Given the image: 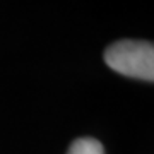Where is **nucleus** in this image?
Masks as SVG:
<instances>
[{
	"label": "nucleus",
	"mask_w": 154,
	"mask_h": 154,
	"mask_svg": "<svg viewBox=\"0 0 154 154\" xmlns=\"http://www.w3.org/2000/svg\"><path fill=\"white\" fill-rule=\"evenodd\" d=\"M105 63L122 75L154 81V46L149 41L122 39L105 51Z\"/></svg>",
	"instance_id": "obj_1"
},
{
	"label": "nucleus",
	"mask_w": 154,
	"mask_h": 154,
	"mask_svg": "<svg viewBox=\"0 0 154 154\" xmlns=\"http://www.w3.org/2000/svg\"><path fill=\"white\" fill-rule=\"evenodd\" d=\"M67 154H105V147L96 139L82 137V139H75L70 144Z\"/></svg>",
	"instance_id": "obj_2"
}]
</instances>
